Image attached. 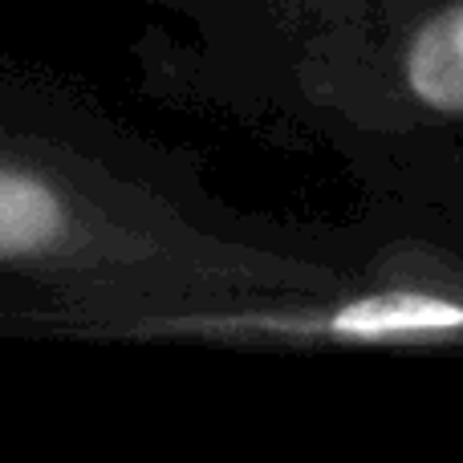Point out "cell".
Returning <instances> with one entry per match:
<instances>
[{
  "instance_id": "6da1fadb",
  "label": "cell",
  "mask_w": 463,
  "mask_h": 463,
  "mask_svg": "<svg viewBox=\"0 0 463 463\" xmlns=\"http://www.w3.org/2000/svg\"><path fill=\"white\" fill-rule=\"evenodd\" d=\"M98 260L127 269H167L187 280L184 260L151 232H118L106 216H94L86 200L61 187L53 175L16 163H0V264H53Z\"/></svg>"
},
{
  "instance_id": "7a4b0ae2",
  "label": "cell",
  "mask_w": 463,
  "mask_h": 463,
  "mask_svg": "<svg viewBox=\"0 0 463 463\" xmlns=\"http://www.w3.org/2000/svg\"><path fill=\"white\" fill-rule=\"evenodd\" d=\"M402 90L439 118H463V0H448L411 33Z\"/></svg>"
}]
</instances>
